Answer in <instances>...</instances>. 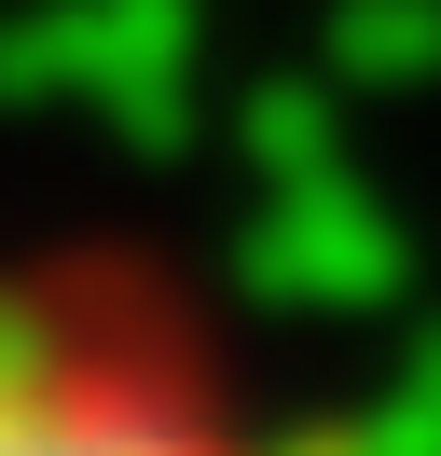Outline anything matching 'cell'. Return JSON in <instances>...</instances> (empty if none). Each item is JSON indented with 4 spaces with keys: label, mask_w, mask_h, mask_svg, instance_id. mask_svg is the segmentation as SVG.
I'll list each match as a JSON object with an SVG mask.
<instances>
[{
    "label": "cell",
    "mask_w": 441,
    "mask_h": 456,
    "mask_svg": "<svg viewBox=\"0 0 441 456\" xmlns=\"http://www.w3.org/2000/svg\"><path fill=\"white\" fill-rule=\"evenodd\" d=\"M0 456H303L124 249H0Z\"/></svg>",
    "instance_id": "6da1fadb"
}]
</instances>
